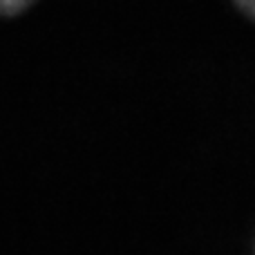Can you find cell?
Listing matches in <instances>:
<instances>
[{
    "label": "cell",
    "instance_id": "1",
    "mask_svg": "<svg viewBox=\"0 0 255 255\" xmlns=\"http://www.w3.org/2000/svg\"><path fill=\"white\" fill-rule=\"evenodd\" d=\"M34 0H0V13L2 16H13V13L25 11Z\"/></svg>",
    "mask_w": 255,
    "mask_h": 255
},
{
    "label": "cell",
    "instance_id": "2",
    "mask_svg": "<svg viewBox=\"0 0 255 255\" xmlns=\"http://www.w3.org/2000/svg\"><path fill=\"white\" fill-rule=\"evenodd\" d=\"M233 2L238 4V7L242 9L249 18H253V20H255V0H233Z\"/></svg>",
    "mask_w": 255,
    "mask_h": 255
}]
</instances>
